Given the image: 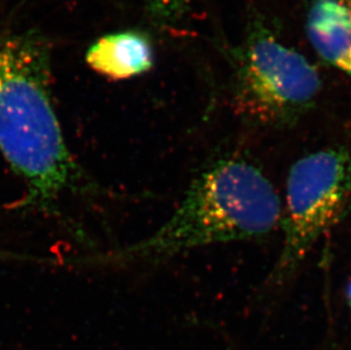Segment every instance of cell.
I'll list each match as a JSON object with an SVG mask.
<instances>
[{
  "label": "cell",
  "mask_w": 351,
  "mask_h": 350,
  "mask_svg": "<svg viewBox=\"0 0 351 350\" xmlns=\"http://www.w3.org/2000/svg\"><path fill=\"white\" fill-rule=\"evenodd\" d=\"M350 206V149L332 145L299 159L288 175L281 221L285 237L269 287H280L291 278L313 246Z\"/></svg>",
  "instance_id": "3957f363"
},
{
  "label": "cell",
  "mask_w": 351,
  "mask_h": 350,
  "mask_svg": "<svg viewBox=\"0 0 351 350\" xmlns=\"http://www.w3.org/2000/svg\"><path fill=\"white\" fill-rule=\"evenodd\" d=\"M306 34L318 56L351 80V0H307Z\"/></svg>",
  "instance_id": "5b68a950"
},
{
  "label": "cell",
  "mask_w": 351,
  "mask_h": 350,
  "mask_svg": "<svg viewBox=\"0 0 351 350\" xmlns=\"http://www.w3.org/2000/svg\"><path fill=\"white\" fill-rule=\"evenodd\" d=\"M86 58L88 65L100 75L126 80L141 75L153 67L154 49L145 34L124 31L97 40Z\"/></svg>",
  "instance_id": "8992f818"
},
{
  "label": "cell",
  "mask_w": 351,
  "mask_h": 350,
  "mask_svg": "<svg viewBox=\"0 0 351 350\" xmlns=\"http://www.w3.org/2000/svg\"><path fill=\"white\" fill-rule=\"evenodd\" d=\"M348 301H349V304H350V306H351V282H350V284H349V287H348Z\"/></svg>",
  "instance_id": "ba28073f"
},
{
  "label": "cell",
  "mask_w": 351,
  "mask_h": 350,
  "mask_svg": "<svg viewBox=\"0 0 351 350\" xmlns=\"http://www.w3.org/2000/svg\"><path fill=\"white\" fill-rule=\"evenodd\" d=\"M282 213L278 194L258 166L238 154L223 156L193 178L156 232L99 261L153 264L195 248L262 238L278 228Z\"/></svg>",
  "instance_id": "7a4b0ae2"
},
{
  "label": "cell",
  "mask_w": 351,
  "mask_h": 350,
  "mask_svg": "<svg viewBox=\"0 0 351 350\" xmlns=\"http://www.w3.org/2000/svg\"><path fill=\"white\" fill-rule=\"evenodd\" d=\"M189 0H147L150 10L162 21L179 19L188 6Z\"/></svg>",
  "instance_id": "52a82bcc"
},
{
  "label": "cell",
  "mask_w": 351,
  "mask_h": 350,
  "mask_svg": "<svg viewBox=\"0 0 351 350\" xmlns=\"http://www.w3.org/2000/svg\"><path fill=\"white\" fill-rule=\"evenodd\" d=\"M48 57L34 38H0V152L25 185L24 206L51 211L80 169L50 96Z\"/></svg>",
  "instance_id": "6da1fadb"
},
{
  "label": "cell",
  "mask_w": 351,
  "mask_h": 350,
  "mask_svg": "<svg viewBox=\"0 0 351 350\" xmlns=\"http://www.w3.org/2000/svg\"><path fill=\"white\" fill-rule=\"evenodd\" d=\"M321 89L313 64L271 31L259 27L239 50L234 103L254 122L274 128L292 126L313 108Z\"/></svg>",
  "instance_id": "277c9868"
}]
</instances>
